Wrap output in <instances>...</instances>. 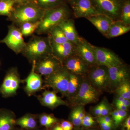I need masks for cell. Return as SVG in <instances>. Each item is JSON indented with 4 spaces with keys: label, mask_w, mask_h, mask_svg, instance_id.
I'll return each instance as SVG.
<instances>
[{
    "label": "cell",
    "mask_w": 130,
    "mask_h": 130,
    "mask_svg": "<svg viewBox=\"0 0 130 130\" xmlns=\"http://www.w3.org/2000/svg\"><path fill=\"white\" fill-rule=\"evenodd\" d=\"M21 82L18 72L12 69L7 73L0 88V92L5 96L15 94Z\"/></svg>",
    "instance_id": "cell-10"
},
{
    "label": "cell",
    "mask_w": 130,
    "mask_h": 130,
    "mask_svg": "<svg viewBox=\"0 0 130 130\" xmlns=\"http://www.w3.org/2000/svg\"><path fill=\"white\" fill-rule=\"evenodd\" d=\"M58 26L62 30L68 41L75 45L77 43L80 37L78 36L72 20L66 19L62 21Z\"/></svg>",
    "instance_id": "cell-18"
},
{
    "label": "cell",
    "mask_w": 130,
    "mask_h": 130,
    "mask_svg": "<svg viewBox=\"0 0 130 130\" xmlns=\"http://www.w3.org/2000/svg\"><path fill=\"white\" fill-rule=\"evenodd\" d=\"M100 118L101 119H102L104 122L108 124L111 125H112V120L110 117L109 116H102V117H100Z\"/></svg>",
    "instance_id": "cell-41"
},
{
    "label": "cell",
    "mask_w": 130,
    "mask_h": 130,
    "mask_svg": "<svg viewBox=\"0 0 130 130\" xmlns=\"http://www.w3.org/2000/svg\"><path fill=\"white\" fill-rule=\"evenodd\" d=\"M115 102H119L122 103L123 105L125 106L126 107L128 108L130 106V102L129 100L124 99L121 96H119L116 99Z\"/></svg>",
    "instance_id": "cell-38"
},
{
    "label": "cell",
    "mask_w": 130,
    "mask_h": 130,
    "mask_svg": "<svg viewBox=\"0 0 130 130\" xmlns=\"http://www.w3.org/2000/svg\"><path fill=\"white\" fill-rule=\"evenodd\" d=\"M109 108L108 105L106 103L102 102V106L101 111V117L106 116L109 113Z\"/></svg>",
    "instance_id": "cell-35"
},
{
    "label": "cell",
    "mask_w": 130,
    "mask_h": 130,
    "mask_svg": "<svg viewBox=\"0 0 130 130\" xmlns=\"http://www.w3.org/2000/svg\"><path fill=\"white\" fill-rule=\"evenodd\" d=\"M53 130H64L61 126H56L53 129Z\"/></svg>",
    "instance_id": "cell-45"
},
{
    "label": "cell",
    "mask_w": 130,
    "mask_h": 130,
    "mask_svg": "<svg viewBox=\"0 0 130 130\" xmlns=\"http://www.w3.org/2000/svg\"><path fill=\"white\" fill-rule=\"evenodd\" d=\"M74 54L65 60V68L73 74L83 75L87 72L88 66L77 55Z\"/></svg>",
    "instance_id": "cell-16"
},
{
    "label": "cell",
    "mask_w": 130,
    "mask_h": 130,
    "mask_svg": "<svg viewBox=\"0 0 130 130\" xmlns=\"http://www.w3.org/2000/svg\"><path fill=\"white\" fill-rule=\"evenodd\" d=\"M70 73L66 68L60 67L54 72L47 76L46 83L55 90L63 95L67 96Z\"/></svg>",
    "instance_id": "cell-4"
},
{
    "label": "cell",
    "mask_w": 130,
    "mask_h": 130,
    "mask_svg": "<svg viewBox=\"0 0 130 130\" xmlns=\"http://www.w3.org/2000/svg\"><path fill=\"white\" fill-rule=\"evenodd\" d=\"M75 45V53L88 66L96 64L93 46L82 38Z\"/></svg>",
    "instance_id": "cell-11"
},
{
    "label": "cell",
    "mask_w": 130,
    "mask_h": 130,
    "mask_svg": "<svg viewBox=\"0 0 130 130\" xmlns=\"http://www.w3.org/2000/svg\"><path fill=\"white\" fill-rule=\"evenodd\" d=\"M116 92L119 96L126 99H130V85L128 80L123 82L118 87Z\"/></svg>",
    "instance_id": "cell-28"
},
{
    "label": "cell",
    "mask_w": 130,
    "mask_h": 130,
    "mask_svg": "<svg viewBox=\"0 0 130 130\" xmlns=\"http://www.w3.org/2000/svg\"><path fill=\"white\" fill-rule=\"evenodd\" d=\"M94 123V120L92 117L88 115H85L82 119L81 124L85 127H90L92 126Z\"/></svg>",
    "instance_id": "cell-33"
},
{
    "label": "cell",
    "mask_w": 130,
    "mask_h": 130,
    "mask_svg": "<svg viewBox=\"0 0 130 130\" xmlns=\"http://www.w3.org/2000/svg\"><path fill=\"white\" fill-rule=\"evenodd\" d=\"M40 20L34 22H27L22 24L20 31L24 36H29L32 34L39 27Z\"/></svg>",
    "instance_id": "cell-27"
},
{
    "label": "cell",
    "mask_w": 130,
    "mask_h": 130,
    "mask_svg": "<svg viewBox=\"0 0 130 130\" xmlns=\"http://www.w3.org/2000/svg\"><path fill=\"white\" fill-rule=\"evenodd\" d=\"M14 3L13 0L0 1V15H10L12 11Z\"/></svg>",
    "instance_id": "cell-29"
},
{
    "label": "cell",
    "mask_w": 130,
    "mask_h": 130,
    "mask_svg": "<svg viewBox=\"0 0 130 130\" xmlns=\"http://www.w3.org/2000/svg\"><path fill=\"white\" fill-rule=\"evenodd\" d=\"M16 124L22 128L26 129H33L36 128L37 123L34 118L30 115H25L21 117L16 121Z\"/></svg>",
    "instance_id": "cell-25"
},
{
    "label": "cell",
    "mask_w": 130,
    "mask_h": 130,
    "mask_svg": "<svg viewBox=\"0 0 130 130\" xmlns=\"http://www.w3.org/2000/svg\"><path fill=\"white\" fill-rule=\"evenodd\" d=\"M71 119L72 123L76 126H79L81 124L82 119L79 117L77 107L74 108L71 114Z\"/></svg>",
    "instance_id": "cell-32"
},
{
    "label": "cell",
    "mask_w": 130,
    "mask_h": 130,
    "mask_svg": "<svg viewBox=\"0 0 130 130\" xmlns=\"http://www.w3.org/2000/svg\"><path fill=\"white\" fill-rule=\"evenodd\" d=\"M115 105H116V106L118 108V110L126 111L127 109H128V108L126 107L125 106L123 105L122 103L115 102Z\"/></svg>",
    "instance_id": "cell-40"
},
{
    "label": "cell",
    "mask_w": 130,
    "mask_h": 130,
    "mask_svg": "<svg viewBox=\"0 0 130 130\" xmlns=\"http://www.w3.org/2000/svg\"><path fill=\"white\" fill-rule=\"evenodd\" d=\"M98 121L100 124L103 130H111V129L112 125L108 124L104 122L101 118H99L98 119Z\"/></svg>",
    "instance_id": "cell-36"
},
{
    "label": "cell",
    "mask_w": 130,
    "mask_h": 130,
    "mask_svg": "<svg viewBox=\"0 0 130 130\" xmlns=\"http://www.w3.org/2000/svg\"><path fill=\"white\" fill-rule=\"evenodd\" d=\"M18 2L20 3H26L31 0H16Z\"/></svg>",
    "instance_id": "cell-44"
},
{
    "label": "cell",
    "mask_w": 130,
    "mask_h": 130,
    "mask_svg": "<svg viewBox=\"0 0 130 130\" xmlns=\"http://www.w3.org/2000/svg\"><path fill=\"white\" fill-rule=\"evenodd\" d=\"M102 106V102L96 106L94 109V113L96 116L100 117L101 111Z\"/></svg>",
    "instance_id": "cell-39"
},
{
    "label": "cell",
    "mask_w": 130,
    "mask_h": 130,
    "mask_svg": "<svg viewBox=\"0 0 130 130\" xmlns=\"http://www.w3.org/2000/svg\"><path fill=\"white\" fill-rule=\"evenodd\" d=\"M0 42L6 44L16 54L23 51L26 45L20 30L13 25L9 26L7 35Z\"/></svg>",
    "instance_id": "cell-6"
},
{
    "label": "cell",
    "mask_w": 130,
    "mask_h": 130,
    "mask_svg": "<svg viewBox=\"0 0 130 130\" xmlns=\"http://www.w3.org/2000/svg\"><path fill=\"white\" fill-rule=\"evenodd\" d=\"M39 4L48 9L54 8L59 3L60 0H37Z\"/></svg>",
    "instance_id": "cell-31"
},
{
    "label": "cell",
    "mask_w": 130,
    "mask_h": 130,
    "mask_svg": "<svg viewBox=\"0 0 130 130\" xmlns=\"http://www.w3.org/2000/svg\"><path fill=\"white\" fill-rule=\"evenodd\" d=\"M50 44L51 54L60 61L66 60L75 54V44L70 42L62 44H55L50 42Z\"/></svg>",
    "instance_id": "cell-14"
},
{
    "label": "cell",
    "mask_w": 130,
    "mask_h": 130,
    "mask_svg": "<svg viewBox=\"0 0 130 130\" xmlns=\"http://www.w3.org/2000/svg\"></svg>",
    "instance_id": "cell-48"
},
{
    "label": "cell",
    "mask_w": 130,
    "mask_h": 130,
    "mask_svg": "<svg viewBox=\"0 0 130 130\" xmlns=\"http://www.w3.org/2000/svg\"><path fill=\"white\" fill-rule=\"evenodd\" d=\"M130 30L129 25H126L120 20L113 21L105 36L108 38L117 37L127 33Z\"/></svg>",
    "instance_id": "cell-21"
},
{
    "label": "cell",
    "mask_w": 130,
    "mask_h": 130,
    "mask_svg": "<svg viewBox=\"0 0 130 130\" xmlns=\"http://www.w3.org/2000/svg\"><path fill=\"white\" fill-rule=\"evenodd\" d=\"M11 1V0H0V1Z\"/></svg>",
    "instance_id": "cell-46"
},
{
    "label": "cell",
    "mask_w": 130,
    "mask_h": 130,
    "mask_svg": "<svg viewBox=\"0 0 130 130\" xmlns=\"http://www.w3.org/2000/svg\"><path fill=\"white\" fill-rule=\"evenodd\" d=\"M16 121L11 115L6 113H0V130H11Z\"/></svg>",
    "instance_id": "cell-24"
},
{
    "label": "cell",
    "mask_w": 130,
    "mask_h": 130,
    "mask_svg": "<svg viewBox=\"0 0 130 130\" xmlns=\"http://www.w3.org/2000/svg\"><path fill=\"white\" fill-rule=\"evenodd\" d=\"M90 79L92 86L96 89L105 88L109 84L108 68L102 66L93 68L89 74Z\"/></svg>",
    "instance_id": "cell-13"
},
{
    "label": "cell",
    "mask_w": 130,
    "mask_h": 130,
    "mask_svg": "<svg viewBox=\"0 0 130 130\" xmlns=\"http://www.w3.org/2000/svg\"><path fill=\"white\" fill-rule=\"evenodd\" d=\"M124 130H130V117H128L124 124Z\"/></svg>",
    "instance_id": "cell-42"
},
{
    "label": "cell",
    "mask_w": 130,
    "mask_h": 130,
    "mask_svg": "<svg viewBox=\"0 0 130 130\" xmlns=\"http://www.w3.org/2000/svg\"><path fill=\"white\" fill-rule=\"evenodd\" d=\"M118 111L119 114L116 123L115 124L116 126H118L121 123L123 120L125 118L127 115L126 111H122L118 109Z\"/></svg>",
    "instance_id": "cell-34"
},
{
    "label": "cell",
    "mask_w": 130,
    "mask_h": 130,
    "mask_svg": "<svg viewBox=\"0 0 130 130\" xmlns=\"http://www.w3.org/2000/svg\"><path fill=\"white\" fill-rule=\"evenodd\" d=\"M120 21L126 25L130 24V0H125L123 2L120 13Z\"/></svg>",
    "instance_id": "cell-26"
},
{
    "label": "cell",
    "mask_w": 130,
    "mask_h": 130,
    "mask_svg": "<svg viewBox=\"0 0 130 130\" xmlns=\"http://www.w3.org/2000/svg\"><path fill=\"white\" fill-rule=\"evenodd\" d=\"M50 31L51 38L50 42L55 44H62L69 42L59 26L54 27Z\"/></svg>",
    "instance_id": "cell-23"
},
{
    "label": "cell",
    "mask_w": 130,
    "mask_h": 130,
    "mask_svg": "<svg viewBox=\"0 0 130 130\" xmlns=\"http://www.w3.org/2000/svg\"><path fill=\"white\" fill-rule=\"evenodd\" d=\"M23 51L30 60L40 59L51 53L50 42L46 38H34L26 44Z\"/></svg>",
    "instance_id": "cell-2"
},
{
    "label": "cell",
    "mask_w": 130,
    "mask_h": 130,
    "mask_svg": "<svg viewBox=\"0 0 130 130\" xmlns=\"http://www.w3.org/2000/svg\"><path fill=\"white\" fill-rule=\"evenodd\" d=\"M61 126L64 130H72L73 124L70 121H64L62 122Z\"/></svg>",
    "instance_id": "cell-37"
},
{
    "label": "cell",
    "mask_w": 130,
    "mask_h": 130,
    "mask_svg": "<svg viewBox=\"0 0 130 130\" xmlns=\"http://www.w3.org/2000/svg\"><path fill=\"white\" fill-rule=\"evenodd\" d=\"M96 64L107 68L122 64L120 59L113 52L104 48L93 46Z\"/></svg>",
    "instance_id": "cell-7"
},
{
    "label": "cell",
    "mask_w": 130,
    "mask_h": 130,
    "mask_svg": "<svg viewBox=\"0 0 130 130\" xmlns=\"http://www.w3.org/2000/svg\"><path fill=\"white\" fill-rule=\"evenodd\" d=\"M100 32L106 36L113 20L106 15L98 14L87 18Z\"/></svg>",
    "instance_id": "cell-19"
},
{
    "label": "cell",
    "mask_w": 130,
    "mask_h": 130,
    "mask_svg": "<svg viewBox=\"0 0 130 130\" xmlns=\"http://www.w3.org/2000/svg\"><path fill=\"white\" fill-rule=\"evenodd\" d=\"M109 78V84L114 87H118L123 82L128 80L129 72L123 65L108 68Z\"/></svg>",
    "instance_id": "cell-15"
},
{
    "label": "cell",
    "mask_w": 130,
    "mask_h": 130,
    "mask_svg": "<svg viewBox=\"0 0 130 130\" xmlns=\"http://www.w3.org/2000/svg\"><path fill=\"white\" fill-rule=\"evenodd\" d=\"M71 5L76 18L86 19L99 14L91 0H72Z\"/></svg>",
    "instance_id": "cell-9"
},
{
    "label": "cell",
    "mask_w": 130,
    "mask_h": 130,
    "mask_svg": "<svg viewBox=\"0 0 130 130\" xmlns=\"http://www.w3.org/2000/svg\"><path fill=\"white\" fill-rule=\"evenodd\" d=\"M40 123L42 125L48 128L57 122L56 118L48 115L44 114L40 117Z\"/></svg>",
    "instance_id": "cell-30"
},
{
    "label": "cell",
    "mask_w": 130,
    "mask_h": 130,
    "mask_svg": "<svg viewBox=\"0 0 130 130\" xmlns=\"http://www.w3.org/2000/svg\"><path fill=\"white\" fill-rule=\"evenodd\" d=\"M99 93L90 84L85 82L81 84L77 93L74 96V102L79 105L95 102L98 100Z\"/></svg>",
    "instance_id": "cell-8"
},
{
    "label": "cell",
    "mask_w": 130,
    "mask_h": 130,
    "mask_svg": "<svg viewBox=\"0 0 130 130\" xmlns=\"http://www.w3.org/2000/svg\"><path fill=\"white\" fill-rule=\"evenodd\" d=\"M118 110L114 111L112 112V117L114 121L115 124L116 123L117 119H118Z\"/></svg>",
    "instance_id": "cell-43"
},
{
    "label": "cell",
    "mask_w": 130,
    "mask_h": 130,
    "mask_svg": "<svg viewBox=\"0 0 130 130\" xmlns=\"http://www.w3.org/2000/svg\"><path fill=\"white\" fill-rule=\"evenodd\" d=\"M99 14H103L114 20L120 17L123 2L121 0H91Z\"/></svg>",
    "instance_id": "cell-3"
},
{
    "label": "cell",
    "mask_w": 130,
    "mask_h": 130,
    "mask_svg": "<svg viewBox=\"0 0 130 130\" xmlns=\"http://www.w3.org/2000/svg\"><path fill=\"white\" fill-rule=\"evenodd\" d=\"M35 62L36 61H33L32 70L25 80L26 85L25 89L29 95L40 90L42 85V79L41 75L35 70Z\"/></svg>",
    "instance_id": "cell-17"
},
{
    "label": "cell",
    "mask_w": 130,
    "mask_h": 130,
    "mask_svg": "<svg viewBox=\"0 0 130 130\" xmlns=\"http://www.w3.org/2000/svg\"><path fill=\"white\" fill-rule=\"evenodd\" d=\"M60 61L53 56H47L35 62V70L41 75L47 76L57 71L60 67Z\"/></svg>",
    "instance_id": "cell-12"
},
{
    "label": "cell",
    "mask_w": 130,
    "mask_h": 130,
    "mask_svg": "<svg viewBox=\"0 0 130 130\" xmlns=\"http://www.w3.org/2000/svg\"><path fill=\"white\" fill-rule=\"evenodd\" d=\"M43 12L34 5H24L15 10L13 19L16 22L21 24L27 22H36L41 20Z\"/></svg>",
    "instance_id": "cell-5"
},
{
    "label": "cell",
    "mask_w": 130,
    "mask_h": 130,
    "mask_svg": "<svg viewBox=\"0 0 130 130\" xmlns=\"http://www.w3.org/2000/svg\"><path fill=\"white\" fill-rule=\"evenodd\" d=\"M68 1H72V0H68Z\"/></svg>",
    "instance_id": "cell-47"
},
{
    "label": "cell",
    "mask_w": 130,
    "mask_h": 130,
    "mask_svg": "<svg viewBox=\"0 0 130 130\" xmlns=\"http://www.w3.org/2000/svg\"><path fill=\"white\" fill-rule=\"evenodd\" d=\"M79 81V78L77 75L70 73L68 84V96H73L76 94L81 86Z\"/></svg>",
    "instance_id": "cell-22"
},
{
    "label": "cell",
    "mask_w": 130,
    "mask_h": 130,
    "mask_svg": "<svg viewBox=\"0 0 130 130\" xmlns=\"http://www.w3.org/2000/svg\"><path fill=\"white\" fill-rule=\"evenodd\" d=\"M69 12L64 7L47 9L43 12L40 20V24L37 29L39 33H44L50 30L67 19Z\"/></svg>",
    "instance_id": "cell-1"
},
{
    "label": "cell",
    "mask_w": 130,
    "mask_h": 130,
    "mask_svg": "<svg viewBox=\"0 0 130 130\" xmlns=\"http://www.w3.org/2000/svg\"><path fill=\"white\" fill-rule=\"evenodd\" d=\"M41 103L45 106L53 108L61 105H66V103L54 91H46L39 98Z\"/></svg>",
    "instance_id": "cell-20"
}]
</instances>
